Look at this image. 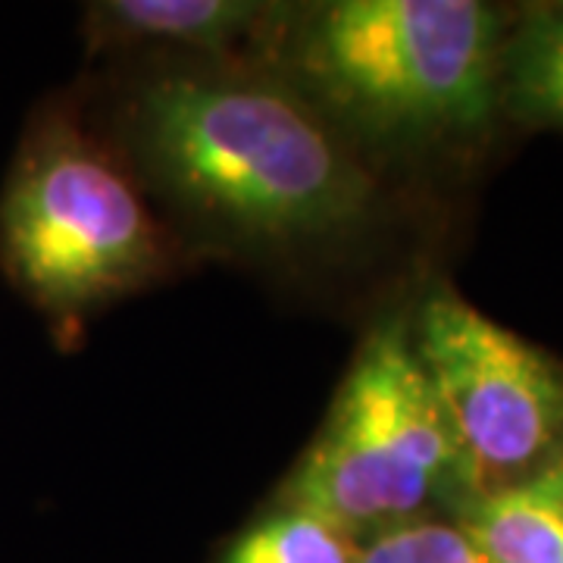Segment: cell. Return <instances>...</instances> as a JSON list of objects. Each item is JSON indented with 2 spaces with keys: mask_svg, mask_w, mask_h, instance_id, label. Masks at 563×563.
<instances>
[{
  "mask_svg": "<svg viewBox=\"0 0 563 563\" xmlns=\"http://www.w3.org/2000/svg\"><path fill=\"white\" fill-rule=\"evenodd\" d=\"M132 135L181 207L247 242L335 235L366 217L376 191L347 144L276 81L203 73L151 81Z\"/></svg>",
  "mask_w": 563,
  "mask_h": 563,
  "instance_id": "obj_1",
  "label": "cell"
},
{
  "mask_svg": "<svg viewBox=\"0 0 563 563\" xmlns=\"http://www.w3.org/2000/svg\"><path fill=\"white\" fill-rule=\"evenodd\" d=\"M501 41L479 0H335L301 29L295 66L366 132L435 139L492 120Z\"/></svg>",
  "mask_w": 563,
  "mask_h": 563,
  "instance_id": "obj_2",
  "label": "cell"
},
{
  "mask_svg": "<svg viewBox=\"0 0 563 563\" xmlns=\"http://www.w3.org/2000/svg\"><path fill=\"white\" fill-rule=\"evenodd\" d=\"M163 263L139 188L63 110L41 113L0 195V266L51 320L147 282Z\"/></svg>",
  "mask_w": 563,
  "mask_h": 563,
  "instance_id": "obj_3",
  "label": "cell"
},
{
  "mask_svg": "<svg viewBox=\"0 0 563 563\" xmlns=\"http://www.w3.org/2000/svg\"><path fill=\"white\" fill-rule=\"evenodd\" d=\"M448 485H466L457 439L413 351L410 322L383 320L361 344L279 504L361 539L366 529L413 520Z\"/></svg>",
  "mask_w": 563,
  "mask_h": 563,
  "instance_id": "obj_4",
  "label": "cell"
},
{
  "mask_svg": "<svg viewBox=\"0 0 563 563\" xmlns=\"http://www.w3.org/2000/svg\"><path fill=\"white\" fill-rule=\"evenodd\" d=\"M410 339L451 422L473 495L554 461L563 444L561 363L451 288L422 298Z\"/></svg>",
  "mask_w": 563,
  "mask_h": 563,
  "instance_id": "obj_5",
  "label": "cell"
},
{
  "mask_svg": "<svg viewBox=\"0 0 563 563\" xmlns=\"http://www.w3.org/2000/svg\"><path fill=\"white\" fill-rule=\"evenodd\" d=\"M457 526L492 563H563V454L473 495Z\"/></svg>",
  "mask_w": 563,
  "mask_h": 563,
  "instance_id": "obj_6",
  "label": "cell"
},
{
  "mask_svg": "<svg viewBox=\"0 0 563 563\" xmlns=\"http://www.w3.org/2000/svg\"><path fill=\"white\" fill-rule=\"evenodd\" d=\"M269 10L254 0H110L95 7V22L110 38L222 51L251 35Z\"/></svg>",
  "mask_w": 563,
  "mask_h": 563,
  "instance_id": "obj_7",
  "label": "cell"
},
{
  "mask_svg": "<svg viewBox=\"0 0 563 563\" xmlns=\"http://www.w3.org/2000/svg\"><path fill=\"white\" fill-rule=\"evenodd\" d=\"M498 103L529 125L563 129V0L526 7L504 35Z\"/></svg>",
  "mask_w": 563,
  "mask_h": 563,
  "instance_id": "obj_8",
  "label": "cell"
},
{
  "mask_svg": "<svg viewBox=\"0 0 563 563\" xmlns=\"http://www.w3.org/2000/svg\"><path fill=\"white\" fill-rule=\"evenodd\" d=\"M361 542L307 510L279 507L251 523L220 563H357Z\"/></svg>",
  "mask_w": 563,
  "mask_h": 563,
  "instance_id": "obj_9",
  "label": "cell"
},
{
  "mask_svg": "<svg viewBox=\"0 0 563 563\" xmlns=\"http://www.w3.org/2000/svg\"><path fill=\"white\" fill-rule=\"evenodd\" d=\"M357 563H492L457 523L407 520L361 544Z\"/></svg>",
  "mask_w": 563,
  "mask_h": 563,
  "instance_id": "obj_10",
  "label": "cell"
}]
</instances>
